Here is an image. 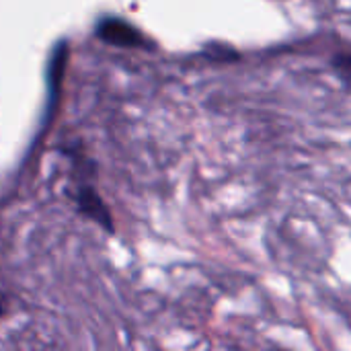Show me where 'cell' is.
<instances>
[{
  "label": "cell",
  "instance_id": "1",
  "mask_svg": "<svg viewBox=\"0 0 351 351\" xmlns=\"http://www.w3.org/2000/svg\"><path fill=\"white\" fill-rule=\"evenodd\" d=\"M97 35L111 43V45H119V47H138V45H144V37L142 33L132 27L130 23H125L123 19H115V16H109V19H103L97 27Z\"/></svg>",
  "mask_w": 351,
  "mask_h": 351
},
{
  "label": "cell",
  "instance_id": "3",
  "mask_svg": "<svg viewBox=\"0 0 351 351\" xmlns=\"http://www.w3.org/2000/svg\"><path fill=\"white\" fill-rule=\"evenodd\" d=\"M333 68H335V72H337L343 80L351 82V53H339V56H335Z\"/></svg>",
  "mask_w": 351,
  "mask_h": 351
},
{
  "label": "cell",
  "instance_id": "4",
  "mask_svg": "<svg viewBox=\"0 0 351 351\" xmlns=\"http://www.w3.org/2000/svg\"><path fill=\"white\" fill-rule=\"evenodd\" d=\"M0 313H2V306H0Z\"/></svg>",
  "mask_w": 351,
  "mask_h": 351
},
{
  "label": "cell",
  "instance_id": "2",
  "mask_svg": "<svg viewBox=\"0 0 351 351\" xmlns=\"http://www.w3.org/2000/svg\"><path fill=\"white\" fill-rule=\"evenodd\" d=\"M78 199H80V208H82L88 216H93L97 222H101L107 230H111V218H109V212H107V208L101 204L99 195H97L93 189H84V191H80Z\"/></svg>",
  "mask_w": 351,
  "mask_h": 351
}]
</instances>
